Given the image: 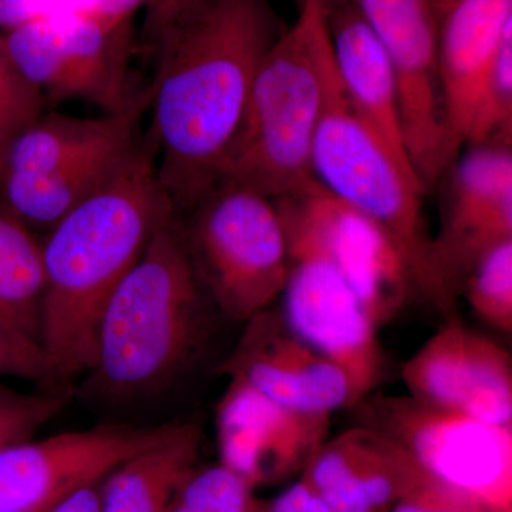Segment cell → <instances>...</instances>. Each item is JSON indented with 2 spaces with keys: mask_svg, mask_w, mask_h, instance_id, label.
<instances>
[{
  "mask_svg": "<svg viewBox=\"0 0 512 512\" xmlns=\"http://www.w3.org/2000/svg\"><path fill=\"white\" fill-rule=\"evenodd\" d=\"M284 29L271 0H207L154 55L158 183L177 214L220 181L259 64Z\"/></svg>",
  "mask_w": 512,
  "mask_h": 512,
  "instance_id": "obj_1",
  "label": "cell"
},
{
  "mask_svg": "<svg viewBox=\"0 0 512 512\" xmlns=\"http://www.w3.org/2000/svg\"><path fill=\"white\" fill-rule=\"evenodd\" d=\"M170 210L151 136L138 141L116 174L47 232L39 333L46 380L64 383L92 370L107 302Z\"/></svg>",
  "mask_w": 512,
  "mask_h": 512,
  "instance_id": "obj_2",
  "label": "cell"
},
{
  "mask_svg": "<svg viewBox=\"0 0 512 512\" xmlns=\"http://www.w3.org/2000/svg\"><path fill=\"white\" fill-rule=\"evenodd\" d=\"M208 301L170 210L107 302L87 389L114 402L164 392L204 345Z\"/></svg>",
  "mask_w": 512,
  "mask_h": 512,
  "instance_id": "obj_3",
  "label": "cell"
},
{
  "mask_svg": "<svg viewBox=\"0 0 512 512\" xmlns=\"http://www.w3.org/2000/svg\"><path fill=\"white\" fill-rule=\"evenodd\" d=\"M298 6V18L259 64L218 181L271 200L322 188L312 173V146L338 84L328 12L318 0H298Z\"/></svg>",
  "mask_w": 512,
  "mask_h": 512,
  "instance_id": "obj_4",
  "label": "cell"
},
{
  "mask_svg": "<svg viewBox=\"0 0 512 512\" xmlns=\"http://www.w3.org/2000/svg\"><path fill=\"white\" fill-rule=\"evenodd\" d=\"M311 164L323 190L376 222L393 239L412 272L417 298L446 318L456 315V302L441 281L433 238L424 224L421 208L427 192L357 116L339 79L316 130Z\"/></svg>",
  "mask_w": 512,
  "mask_h": 512,
  "instance_id": "obj_5",
  "label": "cell"
},
{
  "mask_svg": "<svg viewBox=\"0 0 512 512\" xmlns=\"http://www.w3.org/2000/svg\"><path fill=\"white\" fill-rule=\"evenodd\" d=\"M190 212L181 231L210 301L235 322L271 308L288 276V242L274 200L222 181Z\"/></svg>",
  "mask_w": 512,
  "mask_h": 512,
  "instance_id": "obj_6",
  "label": "cell"
},
{
  "mask_svg": "<svg viewBox=\"0 0 512 512\" xmlns=\"http://www.w3.org/2000/svg\"><path fill=\"white\" fill-rule=\"evenodd\" d=\"M352 409L362 426L406 448L430 477L493 512H512V427L448 412L412 396L369 394Z\"/></svg>",
  "mask_w": 512,
  "mask_h": 512,
  "instance_id": "obj_7",
  "label": "cell"
},
{
  "mask_svg": "<svg viewBox=\"0 0 512 512\" xmlns=\"http://www.w3.org/2000/svg\"><path fill=\"white\" fill-rule=\"evenodd\" d=\"M13 64L47 100H82L104 114L127 110L133 22L49 10L2 33Z\"/></svg>",
  "mask_w": 512,
  "mask_h": 512,
  "instance_id": "obj_8",
  "label": "cell"
},
{
  "mask_svg": "<svg viewBox=\"0 0 512 512\" xmlns=\"http://www.w3.org/2000/svg\"><path fill=\"white\" fill-rule=\"evenodd\" d=\"M281 220L288 242L282 316L303 342L342 369L352 390L353 407L375 392L384 376L376 326L322 248L301 227L284 217Z\"/></svg>",
  "mask_w": 512,
  "mask_h": 512,
  "instance_id": "obj_9",
  "label": "cell"
},
{
  "mask_svg": "<svg viewBox=\"0 0 512 512\" xmlns=\"http://www.w3.org/2000/svg\"><path fill=\"white\" fill-rule=\"evenodd\" d=\"M389 57L404 144L429 192L447 171L439 79V20L429 0H352Z\"/></svg>",
  "mask_w": 512,
  "mask_h": 512,
  "instance_id": "obj_10",
  "label": "cell"
},
{
  "mask_svg": "<svg viewBox=\"0 0 512 512\" xmlns=\"http://www.w3.org/2000/svg\"><path fill=\"white\" fill-rule=\"evenodd\" d=\"M177 427L103 424L2 448L0 512L49 510L74 491L100 483L127 458L168 439Z\"/></svg>",
  "mask_w": 512,
  "mask_h": 512,
  "instance_id": "obj_11",
  "label": "cell"
},
{
  "mask_svg": "<svg viewBox=\"0 0 512 512\" xmlns=\"http://www.w3.org/2000/svg\"><path fill=\"white\" fill-rule=\"evenodd\" d=\"M274 202L281 217L301 227L329 256L377 330L417 298L406 259L376 222L323 188Z\"/></svg>",
  "mask_w": 512,
  "mask_h": 512,
  "instance_id": "obj_12",
  "label": "cell"
},
{
  "mask_svg": "<svg viewBox=\"0 0 512 512\" xmlns=\"http://www.w3.org/2000/svg\"><path fill=\"white\" fill-rule=\"evenodd\" d=\"M329 429L330 414L292 409L229 379L217 407L220 464L254 490L301 477Z\"/></svg>",
  "mask_w": 512,
  "mask_h": 512,
  "instance_id": "obj_13",
  "label": "cell"
},
{
  "mask_svg": "<svg viewBox=\"0 0 512 512\" xmlns=\"http://www.w3.org/2000/svg\"><path fill=\"white\" fill-rule=\"evenodd\" d=\"M444 175L446 200L439 235L433 238L434 258L448 295L457 302L478 259L512 239V148L467 147Z\"/></svg>",
  "mask_w": 512,
  "mask_h": 512,
  "instance_id": "obj_14",
  "label": "cell"
},
{
  "mask_svg": "<svg viewBox=\"0 0 512 512\" xmlns=\"http://www.w3.org/2000/svg\"><path fill=\"white\" fill-rule=\"evenodd\" d=\"M402 377L419 402L512 427L511 355L457 315L403 363Z\"/></svg>",
  "mask_w": 512,
  "mask_h": 512,
  "instance_id": "obj_15",
  "label": "cell"
},
{
  "mask_svg": "<svg viewBox=\"0 0 512 512\" xmlns=\"http://www.w3.org/2000/svg\"><path fill=\"white\" fill-rule=\"evenodd\" d=\"M218 370L292 409L332 414L352 407L342 369L303 342L271 308L245 322L237 346Z\"/></svg>",
  "mask_w": 512,
  "mask_h": 512,
  "instance_id": "obj_16",
  "label": "cell"
},
{
  "mask_svg": "<svg viewBox=\"0 0 512 512\" xmlns=\"http://www.w3.org/2000/svg\"><path fill=\"white\" fill-rule=\"evenodd\" d=\"M512 0H457L439 23V79L447 170L468 146L505 35Z\"/></svg>",
  "mask_w": 512,
  "mask_h": 512,
  "instance_id": "obj_17",
  "label": "cell"
},
{
  "mask_svg": "<svg viewBox=\"0 0 512 512\" xmlns=\"http://www.w3.org/2000/svg\"><path fill=\"white\" fill-rule=\"evenodd\" d=\"M427 477L406 448L362 424L326 440L301 474L336 512H390Z\"/></svg>",
  "mask_w": 512,
  "mask_h": 512,
  "instance_id": "obj_18",
  "label": "cell"
},
{
  "mask_svg": "<svg viewBox=\"0 0 512 512\" xmlns=\"http://www.w3.org/2000/svg\"><path fill=\"white\" fill-rule=\"evenodd\" d=\"M328 30L346 100L396 160L417 177L404 144L396 79L382 43L352 2L328 12Z\"/></svg>",
  "mask_w": 512,
  "mask_h": 512,
  "instance_id": "obj_19",
  "label": "cell"
},
{
  "mask_svg": "<svg viewBox=\"0 0 512 512\" xmlns=\"http://www.w3.org/2000/svg\"><path fill=\"white\" fill-rule=\"evenodd\" d=\"M201 430L178 423L156 446L113 468L99 484L100 512H168L183 485L198 468Z\"/></svg>",
  "mask_w": 512,
  "mask_h": 512,
  "instance_id": "obj_20",
  "label": "cell"
},
{
  "mask_svg": "<svg viewBox=\"0 0 512 512\" xmlns=\"http://www.w3.org/2000/svg\"><path fill=\"white\" fill-rule=\"evenodd\" d=\"M43 292L42 242L0 205V333L40 346Z\"/></svg>",
  "mask_w": 512,
  "mask_h": 512,
  "instance_id": "obj_21",
  "label": "cell"
},
{
  "mask_svg": "<svg viewBox=\"0 0 512 512\" xmlns=\"http://www.w3.org/2000/svg\"><path fill=\"white\" fill-rule=\"evenodd\" d=\"M474 313L500 332H512V239L485 252L461 288Z\"/></svg>",
  "mask_w": 512,
  "mask_h": 512,
  "instance_id": "obj_22",
  "label": "cell"
},
{
  "mask_svg": "<svg viewBox=\"0 0 512 512\" xmlns=\"http://www.w3.org/2000/svg\"><path fill=\"white\" fill-rule=\"evenodd\" d=\"M255 491L221 464L198 467L168 512H265Z\"/></svg>",
  "mask_w": 512,
  "mask_h": 512,
  "instance_id": "obj_23",
  "label": "cell"
},
{
  "mask_svg": "<svg viewBox=\"0 0 512 512\" xmlns=\"http://www.w3.org/2000/svg\"><path fill=\"white\" fill-rule=\"evenodd\" d=\"M42 93L19 72L0 33V170L16 137L43 114Z\"/></svg>",
  "mask_w": 512,
  "mask_h": 512,
  "instance_id": "obj_24",
  "label": "cell"
},
{
  "mask_svg": "<svg viewBox=\"0 0 512 512\" xmlns=\"http://www.w3.org/2000/svg\"><path fill=\"white\" fill-rule=\"evenodd\" d=\"M67 399L62 392L22 393L0 383V450L33 439L62 412Z\"/></svg>",
  "mask_w": 512,
  "mask_h": 512,
  "instance_id": "obj_25",
  "label": "cell"
},
{
  "mask_svg": "<svg viewBox=\"0 0 512 512\" xmlns=\"http://www.w3.org/2000/svg\"><path fill=\"white\" fill-rule=\"evenodd\" d=\"M390 512H493L470 495L461 493L450 485L427 477L414 487Z\"/></svg>",
  "mask_w": 512,
  "mask_h": 512,
  "instance_id": "obj_26",
  "label": "cell"
},
{
  "mask_svg": "<svg viewBox=\"0 0 512 512\" xmlns=\"http://www.w3.org/2000/svg\"><path fill=\"white\" fill-rule=\"evenodd\" d=\"M207 0H146L144 3L143 42L144 49L151 56L163 46L175 30L181 28Z\"/></svg>",
  "mask_w": 512,
  "mask_h": 512,
  "instance_id": "obj_27",
  "label": "cell"
},
{
  "mask_svg": "<svg viewBox=\"0 0 512 512\" xmlns=\"http://www.w3.org/2000/svg\"><path fill=\"white\" fill-rule=\"evenodd\" d=\"M0 376L46 380L47 369L42 348L0 333Z\"/></svg>",
  "mask_w": 512,
  "mask_h": 512,
  "instance_id": "obj_28",
  "label": "cell"
},
{
  "mask_svg": "<svg viewBox=\"0 0 512 512\" xmlns=\"http://www.w3.org/2000/svg\"><path fill=\"white\" fill-rule=\"evenodd\" d=\"M146 0H53L49 10H70L107 22H131ZM47 10V12H49Z\"/></svg>",
  "mask_w": 512,
  "mask_h": 512,
  "instance_id": "obj_29",
  "label": "cell"
},
{
  "mask_svg": "<svg viewBox=\"0 0 512 512\" xmlns=\"http://www.w3.org/2000/svg\"><path fill=\"white\" fill-rule=\"evenodd\" d=\"M265 512H336L315 490L299 477L274 500L266 501Z\"/></svg>",
  "mask_w": 512,
  "mask_h": 512,
  "instance_id": "obj_30",
  "label": "cell"
},
{
  "mask_svg": "<svg viewBox=\"0 0 512 512\" xmlns=\"http://www.w3.org/2000/svg\"><path fill=\"white\" fill-rule=\"evenodd\" d=\"M53 0H0V33L18 28L22 23L43 15Z\"/></svg>",
  "mask_w": 512,
  "mask_h": 512,
  "instance_id": "obj_31",
  "label": "cell"
},
{
  "mask_svg": "<svg viewBox=\"0 0 512 512\" xmlns=\"http://www.w3.org/2000/svg\"><path fill=\"white\" fill-rule=\"evenodd\" d=\"M99 484L80 488L43 512H100Z\"/></svg>",
  "mask_w": 512,
  "mask_h": 512,
  "instance_id": "obj_32",
  "label": "cell"
},
{
  "mask_svg": "<svg viewBox=\"0 0 512 512\" xmlns=\"http://www.w3.org/2000/svg\"><path fill=\"white\" fill-rule=\"evenodd\" d=\"M431 9H433L434 15H436L437 20L443 19V16L446 15L448 10L451 9V6L457 2V0H429Z\"/></svg>",
  "mask_w": 512,
  "mask_h": 512,
  "instance_id": "obj_33",
  "label": "cell"
},
{
  "mask_svg": "<svg viewBox=\"0 0 512 512\" xmlns=\"http://www.w3.org/2000/svg\"><path fill=\"white\" fill-rule=\"evenodd\" d=\"M318 2L323 6L326 12H330V10L346 5V3L352 2V0H318Z\"/></svg>",
  "mask_w": 512,
  "mask_h": 512,
  "instance_id": "obj_34",
  "label": "cell"
}]
</instances>
